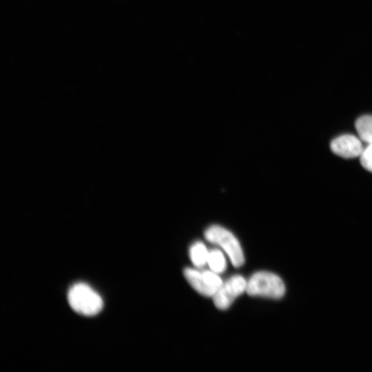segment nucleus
Returning <instances> with one entry per match:
<instances>
[{
  "instance_id": "nucleus-1",
  "label": "nucleus",
  "mask_w": 372,
  "mask_h": 372,
  "mask_svg": "<svg viewBox=\"0 0 372 372\" xmlns=\"http://www.w3.org/2000/svg\"><path fill=\"white\" fill-rule=\"evenodd\" d=\"M245 291L251 296L279 299L285 293V286L277 275L267 271H259L247 282Z\"/></svg>"
},
{
  "instance_id": "nucleus-3",
  "label": "nucleus",
  "mask_w": 372,
  "mask_h": 372,
  "mask_svg": "<svg viewBox=\"0 0 372 372\" xmlns=\"http://www.w3.org/2000/svg\"><path fill=\"white\" fill-rule=\"evenodd\" d=\"M205 237L209 242L220 246L235 267L244 264L245 258L240 243L229 231L218 225H212L205 231Z\"/></svg>"
},
{
  "instance_id": "nucleus-6",
  "label": "nucleus",
  "mask_w": 372,
  "mask_h": 372,
  "mask_svg": "<svg viewBox=\"0 0 372 372\" xmlns=\"http://www.w3.org/2000/svg\"><path fill=\"white\" fill-rule=\"evenodd\" d=\"M330 148L334 154L345 158L360 156L364 149L360 140L351 134L335 138L331 141Z\"/></svg>"
},
{
  "instance_id": "nucleus-2",
  "label": "nucleus",
  "mask_w": 372,
  "mask_h": 372,
  "mask_svg": "<svg viewBox=\"0 0 372 372\" xmlns=\"http://www.w3.org/2000/svg\"><path fill=\"white\" fill-rule=\"evenodd\" d=\"M68 302L77 313L85 316H94L103 307L101 296L84 283L73 285L69 290Z\"/></svg>"
},
{
  "instance_id": "nucleus-4",
  "label": "nucleus",
  "mask_w": 372,
  "mask_h": 372,
  "mask_svg": "<svg viewBox=\"0 0 372 372\" xmlns=\"http://www.w3.org/2000/svg\"><path fill=\"white\" fill-rule=\"evenodd\" d=\"M184 276L196 291L205 296H213L223 284L220 278L214 271L186 268Z\"/></svg>"
},
{
  "instance_id": "nucleus-8",
  "label": "nucleus",
  "mask_w": 372,
  "mask_h": 372,
  "mask_svg": "<svg viewBox=\"0 0 372 372\" xmlns=\"http://www.w3.org/2000/svg\"><path fill=\"white\" fill-rule=\"evenodd\" d=\"M189 256L195 267H202L207 262L209 252L203 242H196L190 247Z\"/></svg>"
},
{
  "instance_id": "nucleus-7",
  "label": "nucleus",
  "mask_w": 372,
  "mask_h": 372,
  "mask_svg": "<svg viewBox=\"0 0 372 372\" xmlns=\"http://www.w3.org/2000/svg\"><path fill=\"white\" fill-rule=\"evenodd\" d=\"M355 126L360 140L368 144L372 143V115L360 116Z\"/></svg>"
},
{
  "instance_id": "nucleus-10",
  "label": "nucleus",
  "mask_w": 372,
  "mask_h": 372,
  "mask_svg": "<svg viewBox=\"0 0 372 372\" xmlns=\"http://www.w3.org/2000/svg\"><path fill=\"white\" fill-rule=\"evenodd\" d=\"M360 163L364 169L372 172V143L364 149L360 155Z\"/></svg>"
},
{
  "instance_id": "nucleus-9",
  "label": "nucleus",
  "mask_w": 372,
  "mask_h": 372,
  "mask_svg": "<svg viewBox=\"0 0 372 372\" xmlns=\"http://www.w3.org/2000/svg\"><path fill=\"white\" fill-rule=\"evenodd\" d=\"M207 262L210 269L216 273L223 272L226 268L225 257L218 249H212L209 252Z\"/></svg>"
},
{
  "instance_id": "nucleus-5",
  "label": "nucleus",
  "mask_w": 372,
  "mask_h": 372,
  "mask_svg": "<svg viewBox=\"0 0 372 372\" xmlns=\"http://www.w3.org/2000/svg\"><path fill=\"white\" fill-rule=\"evenodd\" d=\"M247 282L239 275L231 277L223 283L213 296L215 306L219 309H226L234 300L246 289Z\"/></svg>"
}]
</instances>
